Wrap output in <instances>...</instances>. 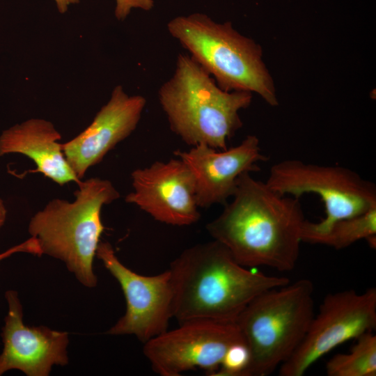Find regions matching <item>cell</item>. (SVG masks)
<instances>
[{
	"label": "cell",
	"mask_w": 376,
	"mask_h": 376,
	"mask_svg": "<svg viewBox=\"0 0 376 376\" xmlns=\"http://www.w3.org/2000/svg\"><path fill=\"white\" fill-rule=\"evenodd\" d=\"M72 202L55 198L31 219L29 232L42 254L63 261L68 269L87 287L97 284L93 260L104 229L101 210L120 197L108 180L81 181Z\"/></svg>",
	"instance_id": "cell-4"
},
{
	"label": "cell",
	"mask_w": 376,
	"mask_h": 376,
	"mask_svg": "<svg viewBox=\"0 0 376 376\" xmlns=\"http://www.w3.org/2000/svg\"><path fill=\"white\" fill-rule=\"evenodd\" d=\"M265 183L281 195L297 198L304 194L318 195L324 202L326 216L320 222L308 221L315 229L324 228L336 221L376 207L375 184L343 166L285 159L271 167Z\"/></svg>",
	"instance_id": "cell-7"
},
{
	"label": "cell",
	"mask_w": 376,
	"mask_h": 376,
	"mask_svg": "<svg viewBox=\"0 0 376 376\" xmlns=\"http://www.w3.org/2000/svg\"><path fill=\"white\" fill-rule=\"evenodd\" d=\"M173 318L235 322L246 306L272 288L290 283L284 276L265 275L238 263L219 242L185 249L170 265Z\"/></svg>",
	"instance_id": "cell-2"
},
{
	"label": "cell",
	"mask_w": 376,
	"mask_h": 376,
	"mask_svg": "<svg viewBox=\"0 0 376 376\" xmlns=\"http://www.w3.org/2000/svg\"><path fill=\"white\" fill-rule=\"evenodd\" d=\"M250 361L249 349L244 342L231 345L225 354L214 376H242Z\"/></svg>",
	"instance_id": "cell-18"
},
{
	"label": "cell",
	"mask_w": 376,
	"mask_h": 376,
	"mask_svg": "<svg viewBox=\"0 0 376 376\" xmlns=\"http://www.w3.org/2000/svg\"><path fill=\"white\" fill-rule=\"evenodd\" d=\"M158 99L171 130L187 145L225 150L242 127L239 112L251 104L252 93L222 90L189 55L179 54Z\"/></svg>",
	"instance_id": "cell-3"
},
{
	"label": "cell",
	"mask_w": 376,
	"mask_h": 376,
	"mask_svg": "<svg viewBox=\"0 0 376 376\" xmlns=\"http://www.w3.org/2000/svg\"><path fill=\"white\" fill-rule=\"evenodd\" d=\"M35 251V244L33 242L29 239L23 243L15 246L3 253H0V260L10 256V255L18 253V252H25L33 253Z\"/></svg>",
	"instance_id": "cell-20"
},
{
	"label": "cell",
	"mask_w": 376,
	"mask_h": 376,
	"mask_svg": "<svg viewBox=\"0 0 376 376\" xmlns=\"http://www.w3.org/2000/svg\"><path fill=\"white\" fill-rule=\"evenodd\" d=\"M312 281L301 279L272 288L253 299L235 323L246 345L249 363L242 376H267L288 359L314 316Z\"/></svg>",
	"instance_id": "cell-6"
},
{
	"label": "cell",
	"mask_w": 376,
	"mask_h": 376,
	"mask_svg": "<svg viewBox=\"0 0 376 376\" xmlns=\"http://www.w3.org/2000/svg\"><path fill=\"white\" fill-rule=\"evenodd\" d=\"M326 372L329 376H375L376 336L372 331L360 336L349 353L328 361Z\"/></svg>",
	"instance_id": "cell-17"
},
{
	"label": "cell",
	"mask_w": 376,
	"mask_h": 376,
	"mask_svg": "<svg viewBox=\"0 0 376 376\" xmlns=\"http://www.w3.org/2000/svg\"><path fill=\"white\" fill-rule=\"evenodd\" d=\"M174 153L194 176L196 202L201 208L224 205L233 196L240 175L258 171V163L268 161L255 135H248L239 145L225 150L199 144L188 151Z\"/></svg>",
	"instance_id": "cell-12"
},
{
	"label": "cell",
	"mask_w": 376,
	"mask_h": 376,
	"mask_svg": "<svg viewBox=\"0 0 376 376\" xmlns=\"http://www.w3.org/2000/svg\"><path fill=\"white\" fill-rule=\"evenodd\" d=\"M146 104L143 96L130 95L118 85L91 123L72 139L62 143L65 157L79 179L135 130Z\"/></svg>",
	"instance_id": "cell-13"
},
{
	"label": "cell",
	"mask_w": 376,
	"mask_h": 376,
	"mask_svg": "<svg viewBox=\"0 0 376 376\" xmlns=\"http://www.w3.org/2000/svg\"><path fill=\"white\" fill-rule=\"evenodd\" d=\"M61 136L54 124L30 118L4 131L0 136V156L18 153L31 159L36 172L63 186L81 181L69 165L59 142Z\"/></svg>",
	"instance_id": "cell-15"
},
{
	"label": "cell",
	"mask_w": 376,
	"mask_h": 376,
	"mask_svg": "<svg viewBox=\"0 0 376 376\" xmlns=\"http://www.w3.org/2000/svg\"><path fill=\"white\" fill-rule=\"evenodd\" d=\"M115 16L118 20H124L132 8L150 10L154 5L152 0H116Z\"/></svg>",
	"instance_id": "cell-19"
},
{
	"label": "cell",
	"mask_w": 376,
	"mask_h": 376,
	"mask_svg": "<svg viewBox=\"0 0 376 376\" xmlns=\"http://www.w3.org/2000/svg\"><path fill=\"white\" fill-rule=\"evenodd\" d=\"M376 327V289L328 294L297 350L279 366L281 376H301L322 357Z\"/></svg>",
	"instance_id": "cell-8"
},
{
	"label": "cell",
	"mask_w": 376,
	"mask_h": 376,
	"mask_svg": "<svg viewBox=\"0 0 376 376\" xmlns=\"http://www.w3.org/2000/svg\"><path fill=\"white\" fill-rule=\"evenodd\" d=\"M6 218V209L3 200L0 198V228L3 225Z\"/></svg>",
	"instance_id": "cell-22"
},
{
	"label": "cell",
	"mask_w": 376,
	"mask_h": 376,
	"mask_svg": "<svg viewBox=\"0 0 376 376\" xmlns=\"http://www.w3.org/2000/svg\"><path fill=\"white\" fill-rule=\"evenodd\" d=\"M179 324L144 343V355L161 376H179L196 368L213 375L228 348L244 342L235 322L194 320Z\"/></svg>",
	"instance_id": "cell-9"
},
{
	"label": "cell",
	"mask_w": 376,
	"mask_h": 376,
	"mask_svg": "<svg viewBox=\"0 0 376 376\" xmlns=\"http://www.w3.org/2000/svg\"><path fill=\"white\" fill-rule=\"evenodd\" d=\"M96 256L119 283L126 300L125 315L107 331L134 335L145 343L168 330L173 318V290L168 269L144 276L125 266L110 243L100 242Z\"/></svg>",
	"instance_id": "cell-10"
},
{
	"label": "cell",
	"mask_w": 376,
	"mask_h": 376,
	"mask_svg": "<svg viewBox=\"0 0 376 376\" xmlns=\"http://www.w3.org/2000/svg\"><path fill=\"white\" fill-rule=\"evenodd\" d=\"M5 297L8 311L1 333L3 348L0 354V375L17 369L28 376H47L53 365L67 364L68 334L25 325L17 292L8 290Z\"/></svg>",
	"instance_id": "cell-14"
},
{
	"label": "cell",
	"mask_w": 376,
	"mask_h": 376,
	"mask_svg": "<svg viewBox=\"0 0 376 376\" xmlns=\"http://www.w3.org/2000/svg\"><path fill=\"white\" fill-rule=\"evenodd\" d=\"M56 8L60 13H65L69 6L79 3L80 0H54Z\"/></svg>",
	"instance_id": "cell-21"
},
{
	"label": "cell",
	"mask_w": 376,
	"mask_h": 376,
	"mask_svg": "<svg viewBox=\"0 0 376 376\" xmlns=\"http://www.w3.org/2000/svg\"><path fill=\"white\" fill-rule=\"evenodd\" d=\"M133 191L125 201L138 206L155 220L176 226H189L201 218L196 181L180 158L156 161L131 173Z\"/></svg>",
	"instance_id": "cell-11"
},
{
	"label": "cell",
	"mask_w": 376,
	"mask_h": 376,
	"mask_svg": "<svg viewBox=\"0 0 376 376\" xmlns=\"http://www.w3.org/2000/svg\"><path fill=\"white\" fill-rule=\"evenodd\" d=\"M231 198L221 213L206 225L212 239L246 267L294 269L305 221L299 198L275 192L249 172L240 175Z\"/></svg>",
	"instance_id": "cell-1"
},
{
	"label": "cell",
	"mask_w": 376,
	"mask_h": 376,
	"mask_svg": "<svg viewBox=\"0 0 376 376\" xmlns=\"http://www.w3.org/2000/svg\"><path fill=\"white\" fill-rule=\"evenodd\" d=\"M375 236L376 207L353 217L336 221L322 229L312 228L305 219L301 230V242L326 245L336 249Z\"/></svg>",
	"instance_id": "cell-16"
},
{
	"label": "cell",
	"mask_w": 376,
	"mask_h": 376,
	"mask_svg": "<svg viewBox=\"0 0 376 376\" xmlns=\"http://www.w3.org/2000/svg\"><path fill=\"white\" fill-rule=\"evenodd\" d=\"M167 29L222 90L256 93L270 106L279 104L262 47L230 22L217 23L194 13L171 19Z\"/></svg>",
	"instance_id": "cell-5"
}]
</instances>
